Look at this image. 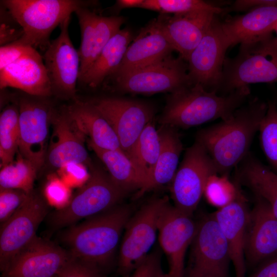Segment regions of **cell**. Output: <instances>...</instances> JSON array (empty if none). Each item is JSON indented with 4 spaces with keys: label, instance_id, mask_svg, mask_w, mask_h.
<instances>
[{
    "label": "cell",
    "instance_id": "cell-15",
    "mask_svg": "<svg viewBox=\"0 0 277 277\" xmlns=\"http://www.w3.org/2000/svg\"><path fill=\"white\" fill-rule=\"evenodd\" d=\"M197 228L192 215L186 213L169 201L163 207L158 222V240L169 264L170 277H184L185 259Z\"/></svg>",
    "mask_w": 277,
    "mask_h": 277
},
{
    "label": "cell",
    "instance_id": "cell-28",
    "mask_svg": "<svg viewBox=\"0 0 277 277\" xmlns=\"http://www.w3.org/2000/svg\"><path fill=\"white\" fill-rule=\"evenodd\" d=\"M132 40L131 31L127 28L119 30L110 39L79 82L92 88L100 86L118 68Z\"/></svg>",
    "mask_w": 277,
    "mask_h": 277
},
{
    "label": "cell",
    "instance_id": "cell-33",
    "mask_svg": "<svg viewBox=\"0 0 277 277\" xmlns=\"http://www.w3.org/2000/svg\"><path fill=\"white\" fill-rule=\"evenodd\" d=\"M37 169L19 153L16 161L1 168L0 189L22 190L27 193L33 191Z\"/></svg>",
    "mask_w": 277,
    "mask_h": 277
},
{
    "label": "cell",
    "instance_id": "cell-7",
    "mask_svg": "<svg viewBox=\"0 0 277 277\" xmlns=\"http://www.w3.org/2000/svg\"><path fill=\"white\" fill-rule=\"evenodd\" d=\"M167 197L154 198L143 205L128 220L121 241L118 271L128 277L150 253L158 230L161 212Z\"/></svg>",
    "mask_w": 277,
    "mask_h": 277
},
{
    "label": "cell",
    "instance_id": "cell-38",
    "mask_svg": "<svg viewBox=\"0 0 277 277\" xmlns=\"http://www.w3.org/2000/svg\"><path fill=\"white\" fill-rule=\"evenodd\" d=\"M30 193L18 189H0L1 225L9 220L20 208Z\"/></svg>",
    "mask_w": 277,
    "mask_h": 277
},
{
    "label": "cell",
    "instance_id": "cell-24",
    "mask_svg": "<svg viewBox=\"0 0 277 277\" xmlns=\"http://www.w3.org/2000/svg\"><path fill=\"white\" fill-rule=\"evenodd\" d=\"M7 87L18 89L33 96L52 95L43 57L37 50L0 71L1 89Z\"/></svg>",
    "mask_w": 277,
    "mask_h": 277
},
{
    "label": "cell",
    "instance_id": "cell-19",
    "mask_svg": "<svg viewBox=\"0 0 277 277\" xmlns=\"http://www.w3.org/2000/svg\"><path fill=\"white\" fill-rule=\"evenodd\" d=\"M51 123L53 132L46 157L49 164L57 169L69 162L90 166V159L84 145L86 136L69 115L67 107L60 110L54 108Z\"/></svg>",
    "mask_w": 277,
    "mask_h": 277
},
{
    "label": "cell",
    "instance_id": "cell-43",
    "mask_svg": "<svg viewBox=\"0 0 277 277\" xmlns=\"http://www.w3.org/2000/svg\"><path fill=\"white\" fill-rule=\"evenodd\" d=\"M160 251L151 252L128 277H159L163 272Z\"/></svg>",
    "mask_w": 277,
    "mask_h": 277
},
{
    "label": "cell",
    "instance_id": "cell-9",
    "mask_svg": "<svg viewBox=\"0 0 277 277\" xmlns=\"http://www.w3.org/2000/svg\"><path fill=\"white\" fill-rule=\"evenodd\" d=\"M184 277H229L230 255L226 240L213 214L197 223Z\"/></svg>",
    "mask_w": 277,
    "mask_h": 277
},
{
    "label": "cell",
    "instance_id": "cell-39",
    "mask_svg": "<svg viewBox=\"0 0 277 277\" xmlns=\"http://www.w3.org/2000/svg\"><path fill=\"white\" fill-rule=\"evenodd\" d=\"M55 277H105L98 267L73 258L60 270Z\"/></svg>",
    "mask_w": 277,
    "mask_h": 277
},
{
    "label": "cell",
    "instance_id": "cell-36",
    "mask_svg": "<svg viewBox=\"0 0 277 277\" xmlns=\"http://www.w3.org/2000/svg\"><path fill=\"white\" fill-rule=\"evenodd\" d=\"M259 131L263 151L268 161L277 171V107L269 102L260 124Z\"/></svg>",
    "mask_w": 277,
    "mask_h": 277
},
{
    "label": "cell",
    "instance_id": "cell-10",
    "mask_svg": "<svg viewBox=\"0 0 277 277\" xmlns=\"http://www.w3.org/2000/svg\"><path fill=\"white\" fill-rule=\"evenodd\" d=\"M47 97L25 93L18 103L19 154L37 170L46 161L49 126L54 109Z\"/></svg>",
    "mask_w": 277,
    "mask_h": 277
},
{
    "label": "cell",
    "instance_id": "cell-35",
    "mask_svg": "<svg viewBox=\"0 0 277 277\" xmlns=\"http://www.w3.org/2000/svg\"><path fill=\"white\" fill-rule=\"evenodd\" d=\"M240 190L238 184L232 182L227 175L216 173L208 179L203 195L208 203L220 209L234 201Z\"/></svg>",
    "mask_w": 277,
    "mask_h": 277
},
{
    "label": "cell",
    "instance_id": "cell-5",
    "mask_svg": "<svg viewBox=\"0 0 277 277\" xmlns=\"http://www.w3.org/2000/svg\"><path fill=\"white\" fill-rule=\"evenodd\" d=\"M277 82V40L271 35L240 44L233 58H226L216 93L228 94L252 84Z\"/></svg>",
    "mask_w": 277,
    "mask_h": 277
},
{
    "label": "cell",
    "instance_id": "cell-29",
    "mask_svg": "<svg viewBox=\"0 0 277 277\" xmlns=\"http://www.w3.org/2000/svg\"><path fill=\"white\" fill-rule=\"evenodd\" d=\"M241 163L239 182L265 200L277 217V174L249 154Z\"/></svg>",
    "mask_w": 277,
    "mask_h": 277
},
{
    "label": "cell",
    "instance_id": "cell-1",
    "mask_svg": "<svg viewBox=\"0 0 277 277\" xmlns=\"http://www.w3.org/2000/svg\"><path fill=\"white\" fill-rule=\"evenodd\" d=\"M268 105L255 98L220 123L200 130L196 141L211 158L217 174L227 175L248 154Z\"/></svg>",
    "mask_w": 277,
    "mask_h": 277
},
{
    "label": "cell",
    "instance_id": "cell-32",
    "mask_svg": "<svg viewBox=\"0 0 277 277\" xmlns=\"http://www.w3.org/2000/svg\"><path fill=\"white\" fill-rule=\"evenodd\" d=\"M19 142L18 105H9L0 115L1 167L12 162Z\"/></svg>",
    "mask_w": 277,
    "mask_h": 277
},
{
    "label": "cell",
    "instance_id": "cell-4",
    "mask_svg": "<svg viewBox=\"0 0 277 277\" xmlns=\"http://www.w3.org/2000/svg\"><path fill=\"white\" fill-rule=\"evenodd\" d=\"M4 6L19 24L23 31L16 41L45 51L50 43L52 31L83 7L91 8L96 1L81 0H4Z\"/></svg>",
    "mask_w": 277,
    "mask_h": 277
},
{
    "label": "cell",
    "instance_id": "cell-41",
    "mask_svg": "<svg viewBox=\"0 0 277 277\" xmlns=\"http://www.w3.org/2000/svg\"><path fill=\"white\" fill-rule=\"evenodd\" d=\"M23 35V31L19 24L9 11L4 6L1 7V46L15 42Z\"/></svg>",
    "mask_w": 277,
    "mask_h": 277
},
{
    "label": "cell",
    "instance_id": "cell-25",
    "mask_svg": "<svg viewBox=\"0 0 277 277\" xmlns=\"http://www.w3.org/2000/svg\"><path fill=\"white\" fill-rule=\"evenodd\" d=\"M277 21V6L260 7L222 23L230 47L257 41L271 35Z\"/></svg>",
    "mask_w": 277,
    "mask_h": 277
},
{
    "label": "cell",
    "instance_id": "cell-48",
    "mask_svg": "<svg viewBox=\"0 0 277 277\" xmlns=\"http://www.w3.org/2000/svg\"><path fill=\"white\" fill-rule=\"evenodd\" d=\"M274 31L276 33V37H275L276 40H277V21H276V24L275 25V27H274Z\"/></svg>",
    "mask_w": 277,
    "mask_h": 277
},
{
    "label": "cell",
    "instance_id": "cell-46",
    "mask_svg": "<svg viewBox=\"0 0 277 277\" xmlns=\"http://www.w3.org/2000/svg\"><path fill=\"white\" fill-rule=\"evenodd\" d=\"M144 0H117L116 1L115 8L117 10H120L125 8H130L138 7L143 3Z\"/></svg>",
    "mask_w": 277,
    "mask_h": 277
},
{
    "label": "cell",
    "instance_id": "cell-26",
    "mask_svg": "<svg viewBox=\"0 0 277 277\" xmlns=\"http://www.w3.org/2000/svg\"><path fill=\"white\" fill-rule=\"evenodd\" d=\"M66 107L76 126L91 143L102 149L123 152L109 123L89 101L76 100Z\"/></svg>",
    "mask_w": 277,
    "mask_h": 277
},
{
    "label": "cell",
    "instance_id": "cell-13",
    "mask_svg": "<svg viewBox=\"0 0 277 277\" xmlns=\"http://www.w3.org/2000/svg\"><path fill=\"white\" fill-rule=\"evenodd\" d=\"M89 102L109 123L123 151L129 158L141 132L152 120L153 108L142 102L115 97H101Z\"/></svg>",
    "mask_w": 277,
    "mask_h": 277
},
{
    "label": "cell",
    "instance_id": "cell-6",
    "mask_svg": "<svg viewBox=\"0 0 277 277\" xmlns=\"http://www.w3.org/2000/svg\"><path fill=\"white\" fill-rule=\"evenodd\" d=\"M126 194L108 174L101 169L92 168L89 180L69 204L50 215V225L58 229L96 215L116 206Z\"/></svg>",
    "mask_w": 277,
    "mask_h": 277
},
{
    "label": "cell",
    "instance_id": "cell-40",
    "mask_svg": "<svg viewBox=\"0 0 277 277\" xmlns=\"http://www.w3.org/2000/svg\"><path fill=\"white\" fill-rule=\"evenodd\" d=\"M58 175L69 187L81 188L89 180V173L85 164L69 162L58 169Z\"/></svg>",
    "mask_w": 277,
    "mask_h": 277
},
{
    "label": "cell",
    "instance_id": "cell-27",
    "mask_svg": "<svg viewBox=\"0 0 277 277\" xmlns=\"http://www.w3.org/2000/svg\"><path fill=\"white\" fill-rule=\"evenodd\" d=\"M161 141L160 154L151 175L144 187L137 191L138 198L145 193L172 182L179 163L183 145L175 128L162 126L158 130Z\"/></svg>",
    "mask_w": 277,
    "mask_h": 277
},
{
    "label": "cell",
    "instance_id": "cell-21",
    "mask_svg": "<svg viewBox=\"0 0 277 277\" xmlns=\"http://www.w3.org/2000/svg\"><path fill=\"white\" fill-rule=\"evenodd\" d=\"M216 15L211 11L199 10L172 16L161 14L156 19L174 50L187 61Z\"/></svg>",
    "mask_w": 277,
    "mask_h": 277
},
{
    "label": "cell",
    "instance_id": "cell-45",
    "mask_svg": "<svg viewBox=\"0 0 277 277\" xmlns=\"http://www.w3.org/2000/svg\"><path fill=\"white\" fill-rule=\"evenodd\" d=\"M266 6H277V0H238L234 2L228 11H248Z\"/></svg>",
    "mask_w": 277,
    "mask_h": 277
},
{
    "label": "cell",
    "instance_id": "cell-47",
    "mask_svg": "<svg viewBox=\"0 0 277 277\" xmlns=\"http://www.w3.org/2000/svg\"><path fill=\"white\" fill-rule=\"evenodd\" d=\"M159 277H170L168 273H165L163 272L161 273V274L160 275Z\"/></svg>",
    "mask_w": 277,
    "mask_h": 277
},
{
    "label": "cell",
    "instance_id": "cell-42",
    "mask_svg": "<svg viewBox=\"0 0 277 277\" xmlns=\"http://www.w3.org/2000/svg\"><path fill=\"white\" fill-rule=\"evenodd\" d=\"M36 50L32 47L17 42L0 47V71L22 57Z\"/></svg>",
    "mask_w": 277,
    "mask_h": 277
},
{
    "label": "cell",
    "instance_id": "cell-2",
    "mask_svg": "<svg viewBox=\"0 0 277 277\" xmlns=\"http://www.w3.org/2000/svg\"><path fill=\"white\" fill-rule=\"evenodd\" d=\"M132 212L129 205H116L71 226L64 231L62 239L73 258L103 270L112 260Z\"/></svg>",
    "mask_w": 277,
    "mask_h": 277
},
{
    "label": "cell",
    "instance_id": "cell-17",
    "mask_svg": "<svg viewBox=\"0 0 277 277\" xmlns=\"http://www.w3.org/2000/svg\"><path fill=\"white\" fill-rule=\"evenodd\" d=\"M72 256L55 244L36 236L13 258L3 277H55Z\"/></svg>",
    "mask_w": 277,
    "mask_h": 277
},
{
    "label": "cell",
    "instance_id": "cell-30",
    "mask_svg": "<svg viewBox=\"0 0 277 277\" xmlns=\"http://www.w3.org/2000/svg\"><path fill=\"white\" fill-rule=\"evenodd\" d=\"M90 148L105 165L113 182L125 193L140 190L144 180L130 159L122 151L99 148L88 140Z\"/></svg>",
    "mask_w": 277,
    "mask_h": 277
},
{
    "label": "cell",
    "instance_id": "cell-14",
    "mask_svg": "<svg viewBox=\"0 0 277 277\" xmlns=\"http://www.w3.org/2000/svg\"><path fill=\"white\" fill-rule=\"evenodd\" d=\"M48 213V203L32 192L20 208L1 225L0 268L2 272L36 236L39 224Z\"/></svg>",
    "mask_w": 277,
    "mask_h": 277
},
{
    "label": "cell",
    "instance_id": "cell-12",
    "mask_svg": "<svg viewBox=\"0 0 277 277\" xmlns=\"http://www.w3.org/2000/svg\"><path fill=\"white\" fill-rule=\"evenodd\" d=\"M71 16L60 25V33L50 44L42 56L50 81L52 95L75 101L81 62L69 37Z\"/></svg>",
    "mask_w": 277,
    "mask_h": 277
},
{
    "label": "cell",
    "instance_id": "cell-16",
    "mask_svg": "<svg viewBox=\"0 0 277 277\" xmlns=\"http://www.w3.org/2000/svg\"><path fill=\"white\" fill-rule=\"evenodd\" d=\"M229 47L221 22L215 16L187 60L188 74L193 85L199 84L206 90L216 92L222 77L225 53Z\"/></svg>",
    "mask_w": 277,
    "mask_h": 277
},
{
    "label": "cell",
    "instance_id": "cell-37",
    "mask_svg": "<svg viewBox=\"0 0 277 277\" xmlns=\"http://www.w3.org/2000/svg\"><path fill=\"white\" fill-rule=\"evenodd\" d=\"M44 194L48 204L56 210L65 208L72 199L71 188L58 175L51 174L44 189Z\"/></svg>",
    "mask_w": 277,
    "mask_h": 277
},
{
    "label": "cell",
    "instance_id": "cell-22",
    "mask_svg": "<svg viewBox=\"0 0 277 277\" xmlns=\"http://www.w3.org/2000/svg\"><path fill=\"white\" fill-rule=\"evenodd\" d=\"M249 211L240 190L235 200L213 213L227 243L235 277H246L245 245Z\"/></svg>",
    "mask_w": 277,
    "mask_h": 277
},
{
    "label": "cell",
    "instance_id": "cell-20",
    "mask_svg": "<svg viewBox=\"0 0 277 277\" xmlns=\"http://www.w3.org/2000/svg\"><path fill=\"white\" fill-rule=\"evenodd\" d=\"M74 13L81 35L78 50L81 62L79 81L110 39L121 30L125 19L116 15L103 16L88 7L81 8Z\"/></svg>",
    "mask_w": 277,
    "mask_h": 277
},
{
    "label": "cell",
    "instance_id": "cell-34",
    "mask_svg": "<svg viewBox=\"0 0 277 277\" xmlns=\"http://www.w3.org/2000/svg\"><path fill=\"white\" fill-rule=\"evenodd\" d=\"M140 8L157 11L161 14L206 10L217 15L224 11L218 6L201 0H144Z\"/></svg>",
    "mask_w": 277,
    "mask_h": 277
},
{
    "label": "cell",
    "instance_id": "cell-8",
    "mask_svg": "<svg viewBox=\"0 0 277 277\" xmlns=\"http://www.w3.org/2000/svg\"><path fill=\"white\" fill-rule=\"evenodd\" d=\"M181 57L170 55L156 62L113 77L116 90L124 93L152 94L176 91L192 84L188 65Z\"/></svg>",
    "mask_w": 277,
    "mask_h": 277
},
{
    "label": "cell",
    "instance_id": "cell-3",
    "mask_svg": "<svg viewBox=\"0 0 277 277\" xmlns=\"http://www.w3.org/2000/svg\"><path fill=\"white\" fill-rule=\"evenodd\" d=\"M249 87L226 95L195 84L171 93L159 122L162 126L188 128L218 118L225 120L244 104Z\"/></svg>",
    "mask_w": 277,
    "mask_h": 277
},
{
    "label": "cell",
    "instance_id": "cell-23",
    "mask_svg": "<svg viewBox=\"0 0 277 277\" xmlns=\"http://www.w3.org/2000/svg\"><path fill=\"white\" fill-rule=\"evenodd\" d=\"M174 49L156 18L142 28L128 46L118 68L111 76H121L161 60Z\"/></svg>",
    "mask_w": 277,
    "mask_h": 277
},
{
    "label": "cell",
    "instance_id": "cell-44",
    "mask_svg": "<svg viewBox=\"0 0 277 277\" xmlns=\"http://www.w3.org/2000/svg\"><path fill=\"white\" fill-rule=\"evenodd\" d=\"M247 277H277V254L259 264Z\"/></svg>",
    "mask_w": 277,
    "mask_h": 277
},
{
    "label": "cell",
    "instance_id": "cell-11",
    "mask_svg": "<svg viewBox=\"0 0 277 277\" xmlns=\"http://www.w3.org/2000/svg\"><path fill=\"white\" fill-rule=\"evenodd\" d=\"M216 173L211 158L203 146L195 141L186 150L171 182L174 206L192 215L203 195L208 179Z\"/></svg>",
    "mask_w": 277,
    "mask_h": 277
},
{
    "label": "cell",
    "instance_id": "cell-18",
    "mask_svg": "<svg viewBox=\"0 0 277 277\" xmlns=\"http://www.w3.org/2000/svg\"><path fill=\"white\" fill-rule=\"evenodd\" d=\"M277 254V217L269 205L255 196L249 212L245 245L247 266L256 267Z\"/></svg>",
    "mask_w": 277,
    "mask_h": 277
},
{
    "label": "cell",
    "instance_id": "cell-31",
    "mask_svg": "<svg viewBox=\"0 0 277 277\" xmlns=\"http://www.w3.org/2000/svg\"><path fill=\"white\" fill-rule=\"evenodd\" d=\"M160 149L159 131L151 121L141 132L129 156L130 160L143 177L144 185L152 173Z\"/></svg>",
    "mask_w": 277,
    "mask_h": 277
}]
</instances>
